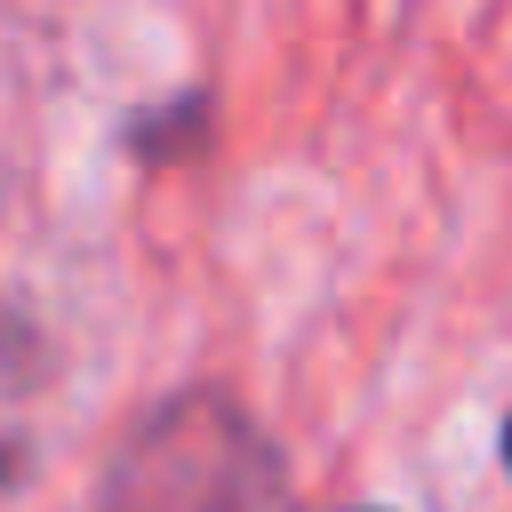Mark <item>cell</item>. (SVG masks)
<instances>
[{
    "mask_svg": "<svg viewBox=\"0 0 512 512\" xmlns=\"http://www.w3.org/2000/svg\"><path fill=\"white\" fill-rule=\"evenodd\" d=\"M176 480H208V504H216V512H248V504L272 496L280 464H272V448H264L224 400L192 392V400H176V408H160V416L144 424V440L120 456V488H112V496H120L128 512H160V496H168Z\"/></svg>",
    "mask_w": 512,
    "mask_h": 512,
    "instance_id": "obj_1",
    "label": "cell"
},
{
    "mask_svg": "<svg viewBox=\"0 0 512 512\" xmlns=\"http://www.w3.org/2000/svg\"><path fill=\"white\" fill-rule=\"evenodd\" d=\"M192 120H200V96H184L176 112H144V120L128 128V144H136V152H168V144H176Z\"/></svg>",
    "mask_w": 512,
    "mask_h": 512,
    "instance_id": "obj_2",
    "label": "cell"
},
{
    "mask_svg": "<svg viewBox=\"0 0 512 512\" xmlns=\"http://www.w3.org/2000/svg\"><path fill=\"white\" fill-rule=\"evenodd\" d=\"M8 472H16V456H8V448H0V480H8Z\"/></svg>",
    "mask_w": 512,
    "mask_h": 512,
    "instance_id": "obj_3",
    "label": "cell"
},
{
    "mask_svg": "<svg viewBox=\"0 0 512 512\" xmlns=\"http://www.w3.org/2000/svg\"><path fill=\"white\" fill-rule=\"evenodd\" d=\"M504 464H512V424H504Z\"/></svg>",
    "mask_w": 512,
    "mask_h": 512,
    "instance_id": "obj_4",
    "label": "cell"
}]
</instances>
